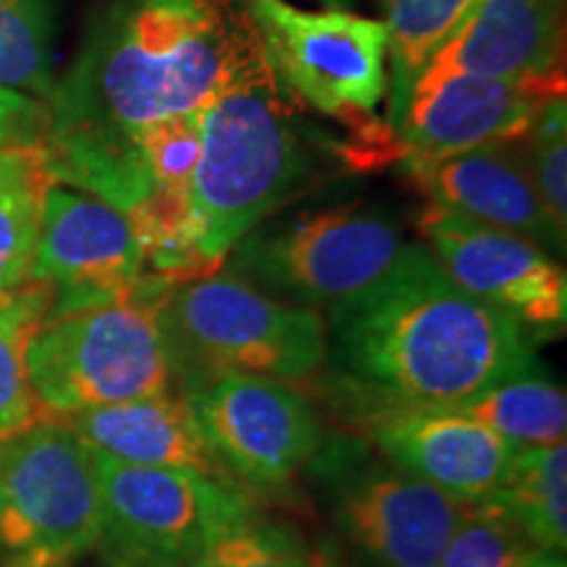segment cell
I'll return each instance as SVG.
<instances>
[{"label": "cell", "mask_w": 567, "mask_h": 567, "mask_svg": "<svg viewBox=\"0 0 567 567\" xmlns=\"http://www.w3.org/2000/svg\"><path fill=\"white\" fill-rule=\"evenodd\" d=\"M268 69L243 0H116L45 101L53 179L126 213L134 134Z\"/></svg>", "instance_id": "obj_1"}, {"label": "cell", "mask_w": 567, "mask_h": 567, "mask_svg": "<svg viewBox=\"0 0 567 567\" xmlns=\"http://www.w3.org/2000/svg\"><path fill=\"white\" fill-rule=\"evenodd\" d=\"M329 358L363 392L413 405H463L534 360V337L457 287L423 245L326 316Z\"/></svg>", "instance_id": "obj_2"}, {"label": "cell", "mask_w": 567, "mask_h": 567, "mask_svg": "<svg viewBox=\"0 0 567 567\" xmlns=\"http://www.w3.org/2000/svg\"><path fill=\"white\" fill-rule=\"evenodd\" d=\"M308 158L274 71L224 90L200 113L189 213L205 266L221 271L234 245L305 179Z\"/></svg>", "instance_id": "obj_3"}, {"label": "cell", "mask_w": 567, "mask_h": 567, "mask_svg": "<svg viewBox=\"0 0 567 567\" xmlns=\"http://www.w3.org/2000/svg\"><path fill=\"white\" fill-rule=\"evenodd\" d=\"M166 292L168 284L153 279L122 300L42 318L27 371L48 421L174 392L179 375L161 318Z\"/></svg>", "instance_id": "obj_4"}, {"label": "cell", "mask_w": 567, "mask_h": 567, "mask_svg": "<svg viewBox=\"0 0 567 567\" xmlns=\"http://www.w3.org/2000/svg\"><path fill=\"white\" fill-rule=\"evenodd\" d=\"M161 318L184 386L213 373L313 379L329 360L321 310L284 302L229 271L174 284Z\"/></svg>", "instance_id": "obj_5"}, {"label": "cell", "mask_w": 567, "mask_h": 567, "mask_svg": "<svg viewBox=\"0 0 567 567\" xmlns=\"http://www.w3.org/2000/svg\"><path fill=\"white\" fill-rule=\"evenodd\" d=\"M95 452L66 423L42 421L0 444V551L13 567L71 565L101 544Z\"/></svg>", "instance_id": "obj_6"}, {"label": "cell", "mask_w": 567, "mask_h": 567, "mask_svg": "<svg viewBox=\"0 0 567 567\" xmlns=\"http://www.w3.org/2000/svg\"><path fill=\"white\" fill-rule=\"evenodd\" d=\"M402 245L400 229L384 213L326 208L255 226L224 266L284 302L329 310L379 279Z\"/></svg>", "instance_id": "obj_7"}, {"label": "cell", "mask_w": 567, "mask_h": 567, "mask_svg": "<svg viewBox=\"0 0 567 567\" xmlns=\"http://www.w3.org/2000/svg\"><path fill=\"white\" fill-rule=\"evenodd\" d=\"M310 465L337 530L368 567H436L467 509L354 439L323 442Z\"/></svg>", "instance_id": "obj_8"}, {"label": "cell", "mask_w": 567, "mask_h": 567, "mask_svg": "<svg viewBox=\"0 0 567 567\" xmlns=\"http://www.w3.org/2000/svg\"><path fill=\"white\" fill-rule=\"evenodd\" d=\"M101 544L111 567H187L210 536L255 513L229 478L97 455Z\"/></svg>", "instance_id": "obj_9"}, {"label": "cell", "mask_w": 567, "mask_h": 567, "mask_svg": "<svg viewBox=\"0 0 567 567\" xmlns=\"http://www.w3.org/2000/svg\"><path fill=\"white\" fill-rule=\"evenodd\" d=\"M279 87L342 122L373 116L389 95L384 21L342 9L302 11L287 0H243Z\"/></svg>", "instance_id": "obj_10"}, {"label": "cell", "mask_w": 567, "mask_h": 567, "mask_svg": "<svg viewBox=\"0 0 567 567\" xmlns=\"http://www.w3.org/2000/svg\"><path fill=\"white\" fill-rule=\"evenodd\" d=\"M213 457L234 484L279 488L321 452L326 431L313 402L289 381L213 373L184 386Z\"/></svg>", "instance_id": "obj_11"}, {"label": "cell", "mask_w": 567, "mask_h": 567, "mask_svg": "<svg viewBox=\"0 0 567 567\" xmlns=\"http://www.w3.org/2000/svg\"><path fill=\"white\" fill-rule=\"evenodd\" d=\"M417 234L457 287L513 318L530 337L565 329L567 276L551 252L434 203L417 216Z\"/></svg>", "instance_id": "obj_12"}, {"label": "cell", "mask_w": 567, "mask_h": 567, "mask_svg": "<svg viewBox=\"0 0 567 567\" xmlns=\"http://www.w3.org/2000/svg\"><path fill=\"white\" fill-rule=\"evenodd\" d=\"M32 279L51 287L53 316L122 300L155 276L147 274L137 231L122 210L53 182L42 205Z\"/></svg>", "instance_id": "obj_13"}, {"label": "cell", "mask_w": 567, "mask_h": 567, "mask_svg": "<svg viewBox=\"0 0 567 567\" xmlns=\"http://www.w3.org/2000/svg\"><path fill=\"white\" fill-rule=\"evenodd\" d=\"M352 415L368 446L410 476L460 502H484L499 492L515 446L452 405H413L363 392Z\"/></svg>", "instance_id": "obj_14"}, {"label": "cell", "mask_w": 567, "mask_h": 567, "mask_svg": "<svg viewBox=\"0 0 567 567\" xmlns=\"http://www.w3.org/2000/svg\"><path fill=\"white\" fill-rule=\"evenodd\" d=\"M555 95H565L563 82L530 84L471 74L421 76L396 126L405 161H436L494 142L523 140L542 105Z\"/></svg>", "instance_id": "obj_15"}, {"label": "cell", "mask_w": 567, "mask_h": 567, "mask_svg": "<svg viewBox=\"0 0 567 567\" xmlns=\"http://www.w3.org/2000/svg\"><path fill=\"white\" fill-rule=\"evenodd\" d=\"M410 179L439 208L526 237L547 252H565L530 176L523 140L494 142L436 161H405Z\"/></svg>", "instance_id": "obj_16"}, {"label": "cell", "mask_w": 567, "mask_h": 567, "mask_svg": "<svg viewBox=\"0 0 567 567\" xmlns=\"http://www.w3.org/2000/svg\"><path fill=\"white\" fill-rule=\"evenodd\" d=\"M563 51L557 0H473L421 76L471 74L530 84L563 82Z\"/></svg>", "instance_id": "obj_17"}, {"label": "cell", "mask_w": 567, "mask_h": 567, "mask_svg": "<svg viewBox=\"0 0 567 567\" xmlns=\"http://www.w3.org/2000/svg\"><path fill=\"white\" fill-rule=\"evenodd\" d=\"M55 421L66 423L92 452L118 463L182 467L229 478L213 457L193 410L179 392L82 410Z\"/></svg>", "instance_id": "obj_18"}, {"label": "cell", "mask_w": 567, "mask_h": 567, "mask_svg": "<svg viewBox=\"0 0 567 567\" xmlns=\"http://www.w3.org/2000/svg\"><path fill=\"white\" fill-rule=\"evenodd\" d=\"M53 182L42 145L0 147V297L32 279L42 205Z\"/></svg>", "instance_id": "obj_19"}, {"label": "cell", "mask_w": 567, "mask_h": 567, "mask_svg": "<svg viewBox=\"0 0 567 567\" xmlns=\"http://www.w3.org/2000/svg\"><path fill=\"white\" fill-rule=\"evenodd\" d=\"M457 408L492 429L515 450L565 444V389L538 371L536 363L496 381Z\"/></svg>", "instance_id": "obj_20"}, {"label": "cell", "mask_w": 567, "mask_h": 567, "mask_svg": "<svg viewBox=\"0 0 567 567\" xmlns=\"http://www.w3.org/2000/svg\"><path fill=\"white\" fill-rule=\"evenodd\" d=\"M494 499L538 551L563 557L567 547V446L515 450L505 484Z\"/></svg>", "instance_id": "obj_21"}, {"label": "cell", "mask_w": 567, "mask_h": 567, "mask_svg": "<svg viewBox=\"0 0 567 567\" xmlns=\"http://www.w3.org/2000/svg\"><path fill=\"white\" fill-rule=\"evenodd\" d=\"M473 0H384L389 34V124L405 116L410 92Z\"/></svg>", "instance_id": "obj_22"}, {"label": "cell", "mask_w": 567, "mask_h": 567, "mask_svg": "<svg viewBox=\"0 0 567 567\" xmlns=\"http://www.w3.org/2000/svg\"><path fill=\"white\" fill-rule=\"evenodd\" d=\"M51 305V287L34 279L0 297V444L48 421L30 384L27 347Z\"/></svg>", "instance_id": "obj_23"}, {"label": "cell", "mask_w": 567, "mask_h": 567, "mask_svg": "<svg viewBox=\"0 0 567 567\" xmlns=\"http://www.w3.org/2000/svg\"><path fill=\"white\" fill-rule=\"evenodd\" d=\"M0 87L53 92V0H0Z\"/></svg>", "instance_id": "obj_24"}, {"label": "cell", "mask_w": 567, "mask_h": 567, "mask_svg": "<svg viewBox=\"0 0 567 567\" xmlns=\"http://www.w3.org/2000/svg\"><path fill=\"white\" fill-rule=\"evenodd\" d=\"M538 557H544V551H538L505 507L488 496L467 505L436 567H530Z\"/></svg>", "instance_id": "obj_25"}, {"label": "cell", "mask_w": 567, "mask_h": 567, "mask_svg": "<svg viewBox=\"0 0 567 567\" xmlns=\"http://www.w3.org/2000/svg\"><path fill=\"white\" fill-rule=\"evenodd\" d=\"M310 557L295 528L250 513L210 536L187 567H310Z\"/></svg>", "instance_id": "obj_26"}, {"label": "cell", "mask_w": 567, "mask_h": 567, "mask_svg": "<svg viewBox=\"0 0 567 567\" xmlns=\"http://www.w3.org/2000/svg\"><path fill=\"white\" fill-rule=\"evenodd\" d=\"M526 158L536 193L547 208L551 224L567 237V105L565 95L549 97L530 124Z\"/></svg>", "instance_id": "obj_27"}, {"label": "cell", "mask_w": 567, "mask_h": 567, "mask_svg": "<svg viewBox=\"0 0 567 567\" xmlns=\"http://www.w3.org/2000/svg\"><path fill=\"white\" fill-rule=\"evenodd\" d=\"M48 132V105L24 92L0 87V147L42 145Z\"/></svg>", "instance_id": "obj_28"}, {"label": "cell", "mask_w": 567, "mask_h": 567, "mask_svg": "<svg viewBox=\"0 0 567 567\" xmlns=\"http://www.w3.org/2000/svg\"><path fill=\"white\" fill-rule=\"evenodd\" d=\"M310 567H347V565L342 555H339L337 549H331V544H321V547L313 549Z\"/></svg>", "instance_id": "obj_29"}, {"label": "cell", "mask_w": 567, "mask_h": 567, "mask_svg": "<svg viewBox=\"0 0 567 567\" xmlns=\"http://www.w3.org/2000/svg\"><path fill=\"white\" fill-rule=\"evenodd\" d=\"M530 567H565V559L557 555H544V557H538Z\"/></svg>", "instance_id": "obj_30"}, {"label": "cell", "mask_w": 567, "mask_h": 567, "mask_svg": "<svg viewBox=\"0 0 567 567\" xmlns=\"http://www.w3.org/2000/svg\"><path fill=\"white\" fill-rule=\"evenodd\" d=\"M326 6H331V9H337V6H342V3H347V0H323Z\"/></svg>", "instance_id": "obj_31"}, {"label": "cell", "mask_w": 567, "mask_h": 567, "mask_svg": "<svg viewBox=\"0 0 567 567\" xmlns=\"http://www.w3.org/2000/svg\"><path fill=\"white\" fill-rule=\"evenodd\" d=\"M51 567H71V565H51Z\"/></svg>", "instance_id": "obj_32"}, {"label": "cell", "mask_w": 567, "mask_h": 567, "mask_svg": "<svg viewBox=\"0 0 567 567\" xmlns=\"http://www.w3.org/2000/svg\"><path fill=\"white\" fill-rule=\"evenodd\" d=\"M6 567H13V565H6Z\"/></svg>", "instance_id": "obj_33"}]
</instances>
